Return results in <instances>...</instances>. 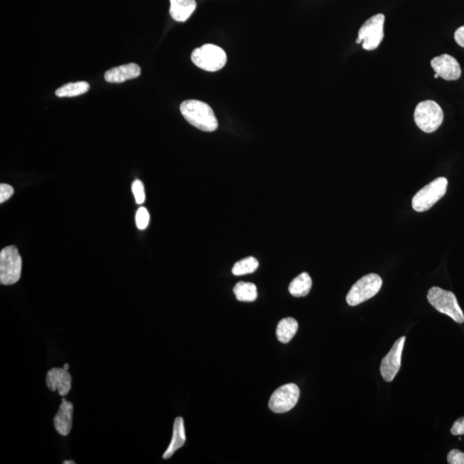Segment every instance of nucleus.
Segmentation results:
<instances>
[{"label":"nucleus","instance_id":"3","mask_svg":"<svg viewBox=\"0 0 464 464\" xmlns=\"http://www.w3.org/2000/svg\"><path fill=\"white\" fill-rule=\"evenodd\" d=\"M191 60L197 67L206 71H218L226 66L227 56L225 51L213 44H205L193 50Z\"/></svg>","mask_w":464,"mask_h":464},{"label":"nucleus","instance_id":"19","mask_svg":"<svg viewBox=\"0 0 464 464\" xmlns=\"http://www.w3.org/2000/svg\"><path fill=\"white\" fill-rule=\"evenodd\" d=\"M89 90H90V84L86 81L69 83L59 88L56 95L59 98H74V96L86 94Z\"/></svg>","mask_w":464,"mask_h":464},{"label":"nucleus","instance_id":"27","mask_svg":"<svg viewBox=\"0 0 464 464\" xmlns=\"http://www.w3.org/2000/svg\"><path fill=\"white\" fill-rule=\"evenodd\" d=\"M454 38L455 42L460 46L464 48V26L460 27L455 31Z\"/></svg>","mask_w":464,"mask_h":464},{"label":"nucleus","instance_id":"7","mask_svg":"<svg viewBox=\"0 0 464 464\" xmlns=\"http://www.w3.org/2000/svg\"><path fill=\"white\" fill-rule=\"evenodd\" d=\"M382 285V278L378 274H367L358 280L350 289L347 296V303L350 306L360 305L378 294Z\"/></svg>","mask_w":464,"mask_h":464},{"label":"nucleus","instance_id":"5","mask_svg":"<svg viewBox=\"0 0 464 464\" xmlns=\"http://www.w3.org/2000/svg\"><path fill=\"white\" fill-rule=\"evenodd\" d=\"M444 121V113L436 102L432 100L423 101L417 105L415 111V121L423 132L431 133L440 128Z\"/></svg>","mask_w":464,"mask_h":464},{"label":"nucleus","instance_id":"6","mask_svg":"<svg viewBox=\"0 0 464 464\" xmlns=\"http://www.w3.org/2000/svg\"><path fill=\"white\" fill-rule=\"evenodd\" d=\"M22 258L18 248L8 246L0 252V282L10 286L20 280L22 273Z\"/></svg>","mask_w":464,"mask_h":464},{"label":"nucleus","instance_id":"1","mask_svg":"<svg viewBox=\"0 0 464 464\" xmlns=\"http://www.w3.org/2000/svg\"><path fill=\"white\" fill-rule=\"evenodd\" d=\"M180 111L189 124L203 132H214L218 128L217 118L208 104L199 100H186L181 104Z\"/></svg>","mask_w":464,"mask_h":464},{"label":"nucleus","instance_id":"18","mask_svg":"<svg viewBox=\"0 0 464 464\" xmlns=\"http://www.w3.org/2000/svg\"><path fill=\"white\" fill-rule=\"evenodd\" d=\"M312 286V280L309 273H302L291 282L289 292L294 297H306L309 294Z\"/></svg>","mask_w":464,"mask_h":464},{"label":"nucleus","instance_id":"29","mask_svg":"<svg viewBox=\"0 0 464 464\" xmlns=\"http://www.w3.org/2000/svg\"><path fill=\"white\" fill-rule=\"evenodd\" d=\"M64 369L66 370H69V364L64 365Z\"/></svg>","mask_w":464,"mask_h":464},{"label":"nucleus","instance_id":"23","mask_svg":"<svg viewBox=\"0 0 464 464\" xmlns=\"http://www.w3.org/2000/svg\"><path fill=\"white\" fill-rule=\"evenodd\" d=\"M132 191L137 204L141 205L144 203V201L146 200V193L144 185H143L141 181L136 180L133 181Z\"/></svg>","mask_w":464,"mask_h":464},{"label":"nucleus","instance_id":"13","mask_svg":"<svg viewBox=\"0 0 464 464\" xmlns=\"http://www.w3.org/2000/svg\"><path fill=\"white\" fill-rule=\"evenodd\" d=\"M141 74V67L134 63H129L107 71L104 74V79L109 83L120 84L137 79Z\"/></svg>","mask_w":464,"mask_h":464},{"label":"nucleus","instance_id":"12","mask_svg":"<svg viewBox=\"0 0 464 464\" xmlns=\"http://www.w3.org/2000/svg\"><path fill=\"white\" fill-rule=\"evenodd\" d=\"M46 382L50 390H58L61 396H66L71 390V376L69 370L64 368L49 370L46 373Z\"/></svg>","mask_w":464,"mask_h":464},{"label":"nucleus","instance_id":"14","mask_svg":"<svg viewBox=\"0 0 464 464\" xmlns=\"http://www.w3.org/2000/svg\"><path fill=\"white\" fill-rule=\"evenodd\" d=\"M74 405L65 398L62 399L60 409L54 418V425L59 434L67 436L73 427Z\"/></svg>","mask_w":464,"mask_h":464},{"label":"nucleus","instance_id":"15","mask_svg":"<svg viewBox=\"0 0 464 464\" xmlns=\"http://www.w3.org/2000/svg\"><path fill=\"white\" fill-rule=\"evenodd\" d=\"M196 0H171L170 14L176 22L184 23L196 11Z\"/></svg>","mask_w":464,"mask_h":464},{"label":"nucleus","instance_id":"24","mask_svg":"<svg viewBox=\"0 0 464 464\" xmlns=\"http://www.w3.org/2000/svg\"><path fill=\"white\" fill-rule=\"evenodd\" d=\"M447 461L450 464H464V453L458 450H450L447 455Z\"/></svg>","mask_w":464,"mask_h":464},{"label":"nucleus","instance_id":"28","mask_svg":"<svg viewBox=\"0 0 464 464\" xmlns=\"http://www.w3.org/2000/svg\"><path fill=\"white\" fill-rule=\"evenodd\" d=\"M63 463H64V464H69V463H70V464H74L75 462L71 461V460H67V461H65V462Z\"/></svg>","mask_w":464,"mask_h":464},{"label":"nucleus","instance_id":"11","mask_svg":"<svg viewBox=\"0 0 464 464\" xmlns=\"http://www.w3.org/2000/svg\"><path fill=\"white\" fill-rule=\"evenodd\" d=\"M431 66L435 73L447 81H455L461 77L462 70L458 61L449 54L433 58Z\"/></svg>","mask_w":464,"mask_h":464},{"label":"nucleus","instance_id":"16","mask_svg":"<svg viewBox=\"0 0 464 464\" xmlns=\"http://www.w3.org/2000/svg\"><path fill=\"white\" fill-rule=\"evenodd\" d=\"M186 435L184 420L181 417H177L175 420L174 427H173V435L170 445H168L166 453H163V458H171L177 450L183 447L185 444Z\"/></svg>","mask_w":464,"mask_h":464},{"label":"nucleus","instance_id":"10","mask_svg":"<svg viewBox=\"0 0 464 464\" xmlns=\"http://www.w3.org/2000/svg\"><path fill=\"white\" fill-rule=\"evenodd\" d=\"M405 341H406V337H400L395 341L389 353L383 358L380 373L383 378L386 382L393 381L396 374L398 373L400 368V360H402Z\"/></svg>","mask_w":464,"mask_h":464},{"label":"nucleus","instance_id":"30","mask_svg":"<svg viewBox=\"0 0 464 464\" xmlns=\"http://www.w3.org/2000/svg\"><path fill=\"white\" fill-rule=\"evenodd\" d=\"M438 77H440V76H438V74H434V78L438 79Z\"/></svg>","mask_w":464,"mask_h":464},{"label":"nucleus","instance_id":"25","mask_svg":"<svg viewBox=\"0 0 464 464\" xmlns=\"http://www.w3.org/2000/svg\"><path fill=\"white\" fill-rule=\"evenodd\" d=\"M14 193V189L11 186L5 183L0 185V203L9 200Z\"/></svg>","mask_w":464,"mask_h":464},{"label":"nucleus","instance_id":"9","mask_svg":"<svg viewBox=\"0 0 464 464\" xmlns=\"http://www.w3.org/2000/svg\"><path fill=\"white\" fill-rule=\"evenodd\" d=\"M301 390L294 383L282 385L273 392L270 398L268 407L276 413H284L292 410L298 402Z\"/></svg>","mask_w":464,"mask_h":464},{"label":"nucleus","instance_id":"21","mask_svg":"<svg viewBox=\"0 0 464 464\" xmlns=\"http://www.w3.org/2000/svg\"><path fill=\"white\" fill-rule=\"evenodd\" d=\"M258 267L259 261L255 257H246L233 266L232 273L236 276H246V274L256 272Z\"/></svg>","mask_w":464,"mask_h":464},{"label":"nucleus","instance_id":"17","mask_svg":"<svg viewBox=\"0 0 464 464\" xmlns=\"http://www.w3.org/2000/svg\"><path fill=\"white\" fill-rule=\"evenodd\" d=\"M298 328V323L294 318H286L282 319L277 326V339L284 344L290 343L291 340L296 335Z\"/></svg>","mask_w":464,"mask_h":464},{"label":"nucleus","instance_id":"22","mask_svg":"<svg viewBox=\"0 0 464 464\" xmlns=\"http://www.w3.org/2000/svg\"><path fill=\"white\" fill-rule=\"evenodd\" d=\"M150 222V214L146 208H138L136 213V225L139 230H145Z\"/></svg>","mask_w":464,"mask_h":464},{"label":"nucleus","instance_id":"2","mask_svg":"<svg viewBox=\"0 0 464 464\" xmlns=\"http://www.w3.org/2000/svg\"><path fill=\"white\" fill-rule=\"evenodd\" d=\"M428 301L434 309L453 318L458 323H464V314L455 294L437 286L428 291Z\"/></svg>","mask_w":464,"mask_h":464},{"label":"nucleus","instance_id":"4","mask_svg":"<svg viewBox=\"0 0 464 464\" xmlns=\"http://www.w3.org/2000/svg\"><path fill=\"white\" fill-rule=\"evenodd\" d=\"M448 181L445 177H438L428 185L425 186L413 198V208L416 212L423 213L433 208L445 195Z\"/></svg>","mask_w":464,"mask_h":464},{"label":"nucleus","instance_id":"8","mask_svg":"<svg viewBox=\"0 0 464 464\" xmlns=\"http://www.w3.org/2000/svg\"><path fill=\"white\" fill-rule=\"evenodd\" d=\"M385 21V16L383 14L371 16L362 25L360 31H358L356 44H362L363 49L368 50V51L378 49L385 37V33H383Z\"/></svg>","mask_w":464,"mask_h":464},{"label":"nucleus","instance_id":"20","mask_svg":"<svg viewBox=\"0 0 464 464\" xmlns=\"http://www.w3.org/2000/svg\"><path fill=\"white\" fill-rule=\"evenodd\" d=\"M233 293L238 301L241 302H254L258 296L256 286L251 282H238L235 286Z\"/></svg>","mask_w":464,"mask_h":464},{"label":"nucleus","instance_id":"26","mask_svg":"<svg viewBox=\"0 0 464 464\" xmlns=\"http://www.w3.org/2000/svg\"><path fill=\"white\" fill-rule=\"evenodd\" d=\"M451 434L453 435H463L464 434V417L459 418L458 420L453 424V428L450 429Z\"/></svg>","mask_w":464,"mask_h":464}]
</instances>
